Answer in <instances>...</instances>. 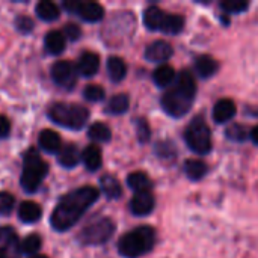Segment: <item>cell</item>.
<instances>
[{
    "label": "cell",
    "mask_w": 258,
    "mask_h": 258,
    "mask_svg": "<svg viewBox=\"0 0 258 258\" xmlns=\"http://www.w3.org/2000/svg\"><path fill=\"white\" fill-rule=\"evenodd\" d=\"M100 192L92 186L79 187L67 195H63L51 213L50 224L56 231H67L74 227L80 218L88 212V209L98 200Z\"/></svg>",
    "instance_id": "6da1fadb"
},
{
    "label": "cell",
    "mask_w": 258,
    "mask_h": 258,
    "mask_svg": "<svg viewBox=\"0 0 258 258\" xmlns=\"http://www.w3.org/2000/svg\"><path fill=\"white\" fill-rule=\"evenodd\" d=\"M195 95H197L195 77L192 76L190 71L184 70L177 74L175 82L166 89L160 103L163 110L169 116L181 118L190 110L195 101Z\"/></svg>",
    "instance_id": "7a4b0ae2"
},
{
    "label": "cell",
    "mask_w": 258,
    "mask_h": 258,
    "mask_svg": "<svg viewBox=\"0 0 258 258\" xmlns=\"http://www.w3.org/2000/svg\"><path fill=\"white\" fill-rule=\"evenodd\" d=\"M156 243V231L151 227H138L124 234L118 242V251L125 258H139L148 254Z\"/></svg>",
    "instance_id": "3957f363"
},
{
    "label": "cell",
    "mask_w": 258,
    "mask_h": 258,
    "mask_svg": "<svg viewBox=\"0 0 258 258\" xmlns=\"http://www.w3.org/2000/svg\"><path fill=\"white\" fill-rule=\"evenodd\" d=\"M47 172H48V165L42 160V157L35 148H29L23 156L21 187L27 194H35L39 189Z\"/></svg>",
    "instance_id": "277c9868"
},
{
    "label": "cell",
    "mask_w": 258,
    "mask_h": 258,
    "mask_svg": "<svg viewBox=\"0 0 258 258\" xmlns=\"http://www.w3.org/2000/svg\"><path fill=\"white\" fill-rule=\"evenodd\" d=\"M48 118L65 128L80 130L89 119V110L76 103H57L48 110Z\"/></svg>",
    "instance_id": "5b68a950"
},
{
    "label": "cell",
    "mask_w": 258,
    "mask_h": 258,
    "mask_svg": "<svg viewBox=\"0 0 258 258\" xmlns=\"http://www.w3.org/2000/svg\"><path fill=\"white\" fill-rule=\"evenodd\" d=\"M144 24L150 30H157L169 35H177L184 27V20L180 15L166 14L157 6H150L144 12Z\"/></svg>",
    "instance_id": "8992f818"
},
{
    "label": "cell",
    "mask_w": 258,
    "mask_h": 258,
    "mask_svg": "<svg viewBox=\"0 0 258 258\" xmlns=\"http://www.w3.org/2000/svg\"><path fill=\"white\" fill-rule=\"evenodd\" d=\"M184 141L198 156H206L212 151V132L201 116H195L189 122L184 130Z\"/></svg>",
    "instance_id": "52a82bcc"
},
{
    "label": "cell",
    "mask_w": 258,
    "mask_h": 258,
    "mask_svg": "<svg viewBox=\"0 0 258 258\" xmlns=\"http://www.w3.org/2000/svg\"><path fill=\"white\" fill-rule=\"evenodd\" d=\"M115 233V224L109 218H100L88 224L79 234V240L83 245H103Z\"/></svg>",
    "instance_id": "ba28073f"
},
{
    "label": "cell",
    "mask_w": 258,
    "mask_h": 258,
    "mask_svg": "<svg viewBox=\"0 0 258 258\" xmlns=\"http://www.w3.org/2000/svg\"><path fill=\"white\" fill-rule=\"evenodd\" d=\"M77 68L68 60H57L51 67V79L54 83L65 89H73L77 83Z\"/></svg>",
    "instance_id": "9c48e42d"
},
{
    "label": "cell",
    "mask_w": 258,
    "mask_h": 258,
    "mask_svg": "<svg viewBox=\"0 0 258 258\" xmlns=\"http://www.w3.org/2000/svg\"><path fill=\"white\" fill-rule=\"evenodd\" d=\"M21 242L11 227H0V258H20Z\"/></svg>",
    "instance_id": "30bf717a"
},
{
    "label": "cell",
    "mask_w": 258,
    "mask_h": 258,
    "mask_svg": "<svg viewBox=\"0 0 258 258\" xmlns=\"http://www.w3.org/2000/svg\"><path fill=\"white\" fill-rule=\"evenodd\" d=\"M156 200L151 190L148 192H138L130 201V210L135 216H147L154 210Z\"/></svg>",
    "instance_id": "8fae6325"
},
{
    "label": "cell",
    "mask_w": 258,
    "mask_h": 258,
    "mask_svg": "<svg viewBox=\"0 0 258 258\" xmlns=\"http://www.w3.org/2000/svg\"><path fill=\"white\" fill-rule=\"evenodd\" d=\"M172 53H174V50H172L169 42H166V41H154L153 44H150L147 47L145 59L150 60V62L165 65V62L172 56Z\"/></svg>",
    "instance_id": "7c38bea8"
},
{
    "label": "cell",
    "mask_w": 258,
    "mask_h": 258,
    "mask_svg": "<svg viewBox=\"0 0 258 258\" xmlns=\"http://www.w3.org/2000/svg\"><path fill=\"white\" fill-rule=\"evenodd\" d=\"M76 15H79L82 20H85L88 23H97L104 17V9L97 2H80V0H77Z\"/></svg>",
    "instance_id": "4fadbf2b"
},
{
    "label": "cell",
    "mask_w": 258,
    "mask_h": 258,
    "mask_svg": "<svg viewBox=\"0 0 258 258\" xmlns=\"http://www.w3.org/2000/svg\"><path fill=\"white\" fill-rule=\"evenodd\" d=\"M77 73L82 74L83 77H92L97 74L98 68H100V57L97 53L92 51H85L80 54L79 60H77Z\"/></svg>",
    "instance_id": "5bb4252c"
},
{
    "label": "cell",
    "mask_w": 258,
    "mask_h": 258,
    "mask_svg": "<svg viewBox=\"0 0 258 258\" xmlns=\"http://www.w3.org/2000/svg\"><path fill=\"white\" fill-rule=\"evenodd\" d=\"M236 112L237 110H236L234 101H231L230 98H222L213 107V119L218 124H224V122L231 121L234 118Z\"/></svg>",
    "instance_id": "9a60e30c"
},
{
    "label": "cell",
    "mask_w": 258,
    "mask_h": 258,
    "mask_svg": "<svg viewBox=\"0 0 258 258\" xmlns=\"http://www.w3.org/2000/svg\"><path fill=\"white\" fill-rule=\"evenodd\" d=\"M38 144H39V147L45 153H50V154H56V153H59L62 150L60 136L56 132H53V130H42L39 133Z\"/></svg>",
    "instance_id": "2e32d148"
},
{
    "label": "cell",
    "mask_w": 258,
    "mask_h": 258,
    "mask_svg": "<svg viewBox=\"0 0 258 258\" xmlns=\"http://www.w3.org/2000/svg\"><path fill=\"white\" fill-rule=\"evenodd\" d=\"M67 38L63 36L62 32L59 30H50L45 38H44V45H45V51L48 54H53V56H57L60 54L63 50H65V41Z\"/></svg>",
    "instance_id": "e0dca14e"
},
{
    "label": "cell",
    "mask_w": 258,
    "mask_h": 258,
    "mask_svg": "<svg viewBox=\"0 0 258 258\" xmlns=\"http://www.w3.org/2000/svg\"><path fill=\"white\" fill-rule=\"evenodd\" d=\"M42 216V210L41 207L36 204V203H32V201H24L20 204V209H18V218L21 222L24 224H33V222H38Z\"/></svg>",
    "instance_id": "ac0fdd59"
},
{
    "label": "cell",
    "mask_w": 258,
    "mask_h": 258,
    "mask_svg": "<svg viewBox=\"0 0 258 258\" xmlns=\"http://www.w3.org/2000/svg\"><path fill=\"white\" fill-rule=\"evenodd\" d=\"M80 159H82V154H80L79 148L74 144H68L65 147H62V150L59 151L57 162L63 168H74L79 165Z\"/></svg>",
    "instance_id": "d6986e66"
},
{
    "label": "cell",
    "mask_w": 258,
    "mask_h": 258,
    "mask_svg": "<svg viewBox=\"0 0 258 258\" xmlns=\"http://www.w3.org/2000/svg\"><path fill=\"white\" fill-rule=\"evenodd\" d=\"M82 160H83V165L86 166L88 171L94 172V171L100 169L101 168V163H103L101 150L97 145L86 147L83 150V153H82Z\"/></svg>",
    "instance_id": "ffe728a7"
},
{
    "label": "cell",
    "mask_w": 258,
    "mask_h": 258,
    "mask_svg": "<svg viewBox=\"0 0 258 258\" xmlns=\"http://www.w3.org/2000/svg\"><path fill=\"white\" fill-rule=\"evenodd\" d=\"M195 70H197V73H198L200 77L209 79V77H212V76L216 74V71L219 70V63H218L212 56L204 54V56H200V57L197 59V62H195Z\"/></svg>",
    "instance_id": "44dd1931"
},
{
    "label": "cell",
    "mask_w": 258,
    "mask_h": 258,
    "mask_svg": "<svg viewBox=\"0 0 258 258\" xmlns=\"http://www.w3.org/2000/svg\"><path fill=\"white\" fill-rule=\"evenodd\" d=\"M100 187H101V192L104 194V197L109 200H118L122 194L119 181L113 175H109V174L103 175L100 178Z\"/></svg>",
    "instance_id": "7402d4cb"
},
{
    "label": "cell",
    "mask_w": 258,
    "mask_h": 258,
    "mask_svg": "<svg viewBox=\"0 0 258 258\" xmlns=\"http://www.w3.org/2000/svg\"><path fill=\"white\" fill-rule=\"evenodd\" d=\"M175 71L169 65H160L154 73H153V80L157 86L160 88H169L175 82Z\"/></svg>",
    "instance_id": "603a6c76"
},
{
    "label": "cell",
    "mask_w": 258,
    "mask_h": 258,
    "mask_svg": "<svg viewBox=\"0 0 258 258\" xmlns=\"http://www.w3.org/2000/svg\"><path fill=\"white\" fill-rule=\"evenodd\" d=\"M107 74L112 82H121L127 74L125 62L118 56H110L107 59Z\"/></svg>",
    "instance_id": "cb8c5ba5"
},
{
    "label": "cell",
    "mask_w": 258,
    "mask_h": 258,
    "mask_svg": "<svg viewBox=\"0 0 258 258\" xmlns=\"http://www.w3.org/2000/svg\"><path fill=\"white\" fill-rule=\"evenodd\" d=\"M127 184L136 194L138 192H148L151 189V186H153L150 177L145 172H139V171L138 172H132L127 177Z\"/></svg>",
    "instance_id": "d4e9b609"
},
{
    "label": "cell",
    "mask_w": 258,
    "mask_h": 258,
    "mask_svg": "<svg viewBox=\"0 0 258 258\" xmlns=\"http://www.w3.org/2000/svg\"><path fill=\"white\" fill-rule=\"evenodd\" d=\"M207 171H209L207 165L203 160H200V159H189L184 163V172L194 181L201 180L207 174Z\"/></svg>",
    "instance_id": "484cf974"
},
{
    "label": "cell",
    "mask_w": 258,
    "mask_h": 258,
    "mask_svg": "<svg viewBox=\"0 0 258 258\" xmlns=\"http://www.w3.org/2000/svg\"><path fill=\"white\" fill-rule=\"evenodd\" d=\"M36 15L44 21H54L59 18L60 11L56 3L50 0H42L36 5Z\"/></svg>",
    "instance_id": "4316f807"
},
{
    "label": "cell",
    "mask_w": 258,
    "mask_h": 258,
    "mask_svg": "<svg viewBox=\"0 0 258 258\" xmlns=\"http://www.w3.org/2000/svg\"><path fill=\"white\" fill-rule=\"evenodd\" d=\"M130 107V100H128V95L125 94H116L113 95L107 106H106V112L107 113H112V115H121V113H125Z\"/></svg>",
    "instance_id": "83f0119b"
},
{
    "label": "cell",
    "mask_w": 258,
    "mask_h": 258,
    "mask_svg": "<svg viewBox=\"0 0 258 258\" xmlns=\"http://www.w3.org/2000/svg\"><path fill=\"white\" fill-rule=\"evenodd\" d=\"M88 136L94 141V142H109L112 139V132L110 128L103 124V122H95L89 127L88 130Z\"/></svg>",
    "instance_id": "f1b7e54d"
},
{
    "label": "cell",
    "mask_w": 258,
    "mask_h": 258,
    "mask_svg": "<svg viewBox=\"0 0 258 258\" xmlns=\"http://www.w3.org/2000/svg\"><path fill=\"white\" fill-rule=\"evenodd\" d=\"M41 245H42L41 236H38V234H29L21 242V254L33 255V254H36L41 249Z\"/></svg>",
    "instance_id": "f546056e"
},
{
    "label": "cell",
    "mask_w": 258,
    "mask_h": 258,
    "mask_svg": "<svg viewBox=\"0 0 258 258\" xmlns=\"http://www.w3.org/2000/svg\"><path fill=\"white\" fill-rule=\"evenodd\" d=\"M225 135H227V138L231 139V141L245 142V141L251 136V132H249L243 124H231V125L225 130Z\"/></svg>",
    "instance_id": "4dcf8cb0"
},
{
    "label": "cell",
    "mask_w": 258,
    "mask_h": 258,
    "mask_svg": "<svg viewBox=\"0 0 258 258\" xmlns=\"http://www.w3.org/2000/svg\"><path fill=\"white\" fill-rule=\"evenodd\" d=\"M83 97L91 103H97V101L104 100L106 92L100 85H88L83 91Z\"/></svg>",
    "instance_id": "1f68e13d"
},
{
    "label": "cell",
    "mask_w": 258,
    "mask_h": 258,
    "mask_svg": "<svg viewBox=\"0 0 258 258\" xmlns=\"http://www.w3.org/2000/svg\"><path fill=\"white\" fill-rule=\"evenodd\" d=\"M15 207V198L9 192H0V215L8 216Z\"/></svg>",
    "instance_id": "d6a6232c"
},
{
    "label": "cell",
    "mask_w": 258,
    "mask_h": 258,
    "mask_svg": "<svg viewBox=\"0 0 258 258\" xmlns=\"http://www.w3.org/2000/svg\"><path fill=\"white\" fill-rule=\"evenodd\" d=\"M221 8L225 14H242L243 11H246L249 8L248 2H236V0H230V2H222Z\"/></svg>",
    "instance_id": "836d02e7"
},
{
    "label": "cell",
    "mask_w": 258,
    "mask_h": 258,
    "mask_svg": "<svg viewBox=\"0 0 258 258\" xmlns=\"http://www.w3.org/2000/svg\"><path fill=\"white\" fill-rule=\"evenodd\" d=\"M136 124V133H138V139L141 144H147L150 141V136H151V130H150V125L145 119L139 118L135 121Z\"/></svg>",
    "instance_id": "e575fe53"
},
{
    "label": "cell",
    "mask_w": 258,
    "mask_h": 258,
    "mask_svg": "<svg viewBox=\"0 0 258 258\" xmlns=\"http://www.w3.org/2000/svg\"><path fill=\"white\" fill-rule=\"evenodd\" d=\"M156 154L160 159H172L177 154L175 147L171 142H157L156 145Z\"/></svg>",
    "instance_id": "d590c367"
},
{
    "label": "cell",
    "mask_w": 258,
    "mask_h": 258,
    "mask_svg": "<svg viewBox=\"0 0 258 258\" xmlns=\"http://www.w3.org/2000/svg\"><path fill=\"white\" fill-rule=\"evenodd\" d=\"M63 36L68 38L70 41H77L82 36V29L76 23H67L63 27Z\"/></svg>",
    "instance_id": "8d00e7d4"
},
{
    "label": "cell",
    "mask_w": 258,
    "mask_h": 258,
    "mask_svg": "<svg viewBox=\"0 0 258 258\" xmlns=\"http://www.w3.org/2000/svg\"><path fill=\"white\" fill-rule=\"evenodd\" d=\"M15 26H17V29L21 32V33H30L32 30H33V21H32V18H29L27 15H20V17H17V20H15Z\"/></svg>",
    "instance_id": "74e56055"
},
{
    "label": "cell",
    "mask_w": 258,
    "mask_h": 258,
    "mask_svg": "<svg viewBox=\"0 0 258 258\" xmlns=\"http://www.w3.org/2000/svg\"><path fill=\"white\" fill-rule=\"evenodd\" d=\"M9 132H11V122L6 116L0 115V139L3 138H8L9 136Z\"/></svg>",
    "instance_id": "f35d334b"
},
{
    "label": "cell",
    "mask_w": 258,
    "mask_h": 258,
    "mask_svg": "<svg viewBox=\"0 0 258 258\" xmlns=\"http://www.w3.org/2000/svg\"><path fill=\"white\" fill-rule=\"evenodd\" d=\"M249 138L252 139V142H254L255 145H258V125L251 130V136H249Z\"/></svg>",
    "instance_id": "ab89813d"
},
{
    "label": "cell",
    "mask_w": 258,
    "mask_h": 258,
    "mask_svg": "<svg viewBox=\"0 0 258 258\" xmlns=\"http://www.w3.org/2000/svg\"><path fill=\"white\" fill-rule=\"evenodd\" d=\"M30 258H47L45 255H39V254H36V255H32Z\"/></svg>",
    "instance_id": "60d3db41"
}]
</instances>
